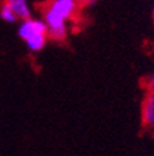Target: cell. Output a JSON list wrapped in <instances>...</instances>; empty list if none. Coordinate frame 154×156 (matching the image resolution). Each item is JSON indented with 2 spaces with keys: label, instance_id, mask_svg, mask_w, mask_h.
I'll return each mask as SVG.
<instances>
[{
  "label": "cell",
  "instance_id": "8",
  "mask_svg": "<svg viewBox=\"0 0 154 156\" xmlns=\"http://www.w3.org/2000/svg\"><path fill=\"white\" fill-rule=\"evenodd\" d=\"M147 85H149V91H150V92H154V73L150 75V78H149Z\"/></svg>",
  "mask_w": 154,
  "mask_h": 156
},
{
  "label": "cell",
  "instance_id": "6",
  "mask_svg": "<svg viewBox=\"0 0 154 156\" xmlns=\"http://www.w3.org/2000/svg\"><path fill=\"white\" fill-rule=\"evenodd\" d=\"M46 42H47V35H38V36H33V38L25 41L26 48H28L31 52H39V50H42V49L45 48Z\"/></svg>",
  "mask_w": 154,
  "mask_h": 156
},
{
  "label": "cell",
  "instance_id": "1",
  "mask_svg": "<svg viewBox=\"0 0 154 156\" xmlns=\"http://www.w3.org/2000/svg\"><path fill=\"white\" fill-rule=\"evenodd\" d=\"M43 21H45L46 27H47V38L53 39V41H64L68 35V28H67V21L56 16L53 11L49 9H45L43 11Z\"/></svg>",
  "mask_w": 154,
  "mask_h": 156
},
{
  "label": "cell",
  "instance_id": "3",
  "mask_svg": "<svg viewBox=\"0 0 154 156\" xmlns=\"http://www.w3.org/2000/svg\"><path fill=\"white\" fill-rule=\"evenodd\" d=\"M46 9L63 18L64 21L71 20L78 11V2L77 0H51L49 2Z\"/></svg>",
  "mask_w": 154,
  "mask_h": 156
},
{
  "label": "cell",
  "instance_id": "9",
  "mask_svg": "<svg viewBox=\"0 0 154 156\" xmlns=\"http://www.w3.org/2000/svg\"><path fill=\"white\" fill-rule=\"evenodd\" d=\"M77 2H78V3H93V2H94V0H77Z\"/></svg>",
  "mask_w": 154,
  "mask_h": 156
},
{
  "label": "cell",
  "instance_id": "2",
  "mask_svg": "<svg viewBox=\"0 0 154 156\" xmlns=\"http://www.w3.org/2000/svg\"><path fill=\"white\" fill-rule=\"evenodd\" d=\"M18 35L22 41L33 38L38 35H47V27L42 18H28L21 21L18 27Z\"/></svg>",
  "mask_w": 154,
  "mask_h": 156
},
{
  "label": "cell",
  "instance_id": "4",
  "mask_svg": "<svg viewBox=\"0 0 154 156\" xmlns=\"http://www.w3.org/2000/svg\"><path fill=\"white\" fill-rule=\"evenodd\" d=\"M142 124L147 131L154 134V92L149 91L142 103Z\"/></svg>",
  "mask_w": 154,
  "mask_h": 156
},
{
  "label": "cell",
  "instance_id": "7",
  "mask_svg": "<svg viewBox=\"0 0 154 156\" xmlns=\"http://www.w3.org/2000/svg\"><path fill=\"white\" fill-rule=\"evenodd\" d=\"M0 17H2V20H4L6 23H15L17 21V17L14 16L13 11H11L4 3L0 6Z\"/></svg>",
  "mask_w": 154,
  "mask_h": 156
},
{
  "label": "cell",
  "instance_id": "10",
  "mask_svg": "<svg viewBox=\"0 0 154 156\" xmlns=\"http://www.w3.org/2000/svg\"><path fill=\"white\" fill-rule=\"evenodd\" d=\"M153 14H154V10H153Z\"/></svg>",
  "mask_w": 154,
  "mask_h": 156
},
{
  "label": "cell",
  "instance_id": "5",
  "mask_svg": "<svg viewBox=\"0 0 154 156\" xmlns=\"http://www.w3.org/2000/svg\"><path fill=\"white\" fill-rule=\"evenodd\" d=\"M3 3L13 11L17 20L24 21V20H28L32 17V10H31L28 0H4Z\"/></svg>",
  "mask_w": 154,
  "mask_h": 156
}]
</instances>
